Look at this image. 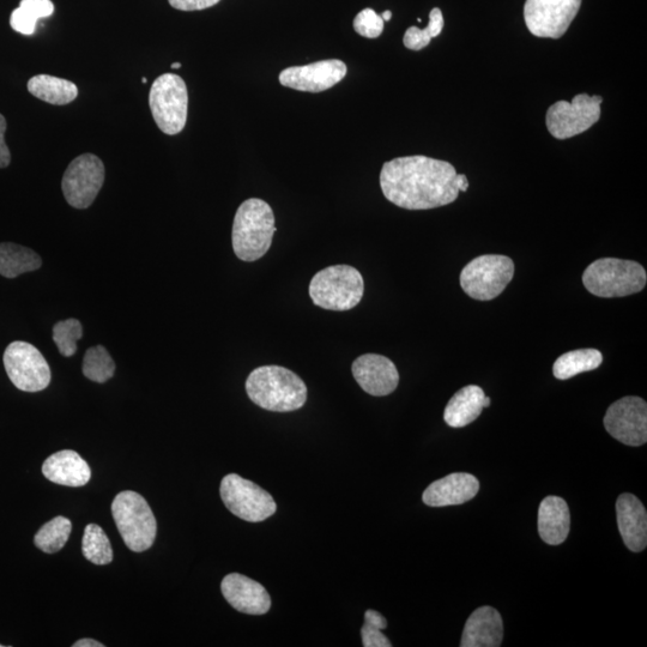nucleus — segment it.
<instances>
[{
	"mask_svg": "<svg viewBox=\"0 0 647 647\" xmlns=\"http://www.w3.org/2000/svg\"><path fill=\"white\" fill-rule=\"evenodd\" d=\"M380 186L386 199L407 210H429L456 201L469 189L468 178L450 162L427 156L397 157L385 162Z\"/></svg>",
	"mask_w": 647,
	"mask_h": 647,
	"instance_id": "1",
	"label": "nucleus"
},
{
	"mask_svg": "<svg viewBox=\"0 0 647 647\" xmlns=\"http://www.w3.org/2000/svg\"><path fill=\"white\" fill-rule=\"evenodd\" d=\"M251 401L268 411L289 413L304 407L307 388L298 374L281 366H262L246 380Z\"/></svg>",
	"mask_w": 647,
	"mask_h": 647,
	"instance_id": "2",
	"label": "nucleus"
},
{
	"mask_svg": "<svg viewBox=\"0 0 647 647\" xmlns=\"http://www.w3.org/2000/svg\"><path fill=\"white\" fill-rule=\"evenodd\" d=\"M275 233V215L270 205L263 199H247L234 217L232 243L235 256L244 262H256L270 250Z\"/></svg>",
	"mask_w": 647,
	"mask_h": 647,
	"instance_id": "3",
	"label": "nucleus"
},
{
	"mask_svg": "<svg viewBox=\"0 0 647 647\" xmlns=\"http://www.w3.org/2000/svg\"><path fill=\"white\" fill-rule=\"evenodd\" d=\"M647 275L642 265L633 260L602 258L584 271L583 283L598 298H624L642 292Z\"/></svg>",
	"mask_w": 647,
	"mask_h": 647,
	"instance_id": "4",
	"label": "nucleus"
},
{
	"mask_svg": "<svg viewBox=\"0 0 647 647\" xmlns=\"http://www.w3.org/2000/svg\"><path fill=\"white\" fill-rule=\"evenodd\" d=\"M308 292L313 304L324 310L349 311L360 304L365 282L353 266L334 265L313 276Z\"/></svg>",
	"mask_w": 647,
	"mask_h": 647,
	"instance_id": "5",
	"label": "nucleus"
},
{
	"mask_svg": "<svg viewBox=\"0 0 647 647\" xmlns=\"http://www.w3.org/2000/svg\"><path fill=\"white\" fill-rule=\"evenodd\" d=\"M112 515L120 536L132 552L142 553L153 546L156 518L141 494L132 491L119 493L112 504Z\"/></svg>",
	"mask_w": 647,
	"mask_h": 647,
	"instance_id": "6",
	"label": "nucleus"
},
{
	"mask_svg": "<svg viewBox=\"0 0 647 647\" xmlns=\"http://www.w3.org/2000/svg\"><path fill=\"white\" fill-rule=\"evenodd\" d=\"M149 106L163 133L174 136L183 131L189 111V93L183 78L174 74L156 78L150 89Z\"/></svg>",
	"mask_w": 647,
	"mask_h": 647,
	"instance_id": "7",
	"label": "nucleus"
},
{
	"mask_svg": "<svg viewBox=\"0 0 647 647\" xmlns=\"http://www.w3.org/2000/svg\"><path fill=\"white\" fill-rule=\"evenodd\" d=\"M515 276V263L506 256L476 257L465 266L459 277L461 287L471 299L489 301L504 292Z\"/></svg>",
	"mask_w": 647,
	"mask_h": 647,
	"instance_id": "8",
	"label": "nucleus"
},
{
	"mask_svg": "<svg viewBox=\"0 0 647 647\" xmlns=\"http://www.w3.org/2000/svg\"><path fill=\"white\" fill-rule=\"evenodd\" d=\"M603 98L579 94L571 102L558 101L549 107L547 129L556 139H568L588 131L601 118Z\"/></svg>",
	"mask_w": 647,
	"mask_h": 647,
	"instance_id": "9",
	"label": "nucleus"
},
{
	"mask_svg": "<svg viewBox=\"0 0 647 647\" xmlns=\"http://www.w3.org/2000/svg\"><path fill=\"white\" fill-rule=\"evenodd\" d=\"M220 493L227 509L246 522H263L277 510L275 500L268 492L237 474L227 475L222 480Z\"/></svg>",
	"mask_w": 647,
	"mask_h": 647,
	"instance_id": "10",
	"label": "nucleus"
},
{
	"mask_svg": "<svg viewBox=\"0 0 647 647\" xmlns=\"http://www.w3.org/2000/svg\"><path fill=\"white\" fill-rule=\"evenodd\" d=\"M4 366L11 383L24 392L45 390L51 383V368L33 344L16 341L4 353Z\"/></svg>",
	"mask_w": 647,
	"mask_h": 647,
	"instance_id": "11",
	"label": "nucleus"
},
{
	"mask_svg": "<svg viewBox=\"0 0 647 647\" xmlns=\"http://www.w3.org/2000/svg\"><path fill=\"white\" fill-rule=\"evenodd\" d=\"M105 181L104 162L93 154L76 157L66 169L62 190L72 208L87 209L98 197Z\"/></svg>",
	"mask_w": 647,
	"mask_h": 647,
	"instance_id": "12",
	"label": "nucleus"
},
{
	"mask_svg": "<svg viewBox=\"0 0 647 647\" xmlns=\"http://www.w3.org/2000/svg\"><path fill=\"white\" fill-rule=\"evenodd\" d=\"M582 0H526V27L537 38L560 39L576 18Z\"/></svg>",
	"mask_w": 647,
	"mask_h": 647,
	"instance_id": "13",
	"label": "nucleus"
},
{
	"mask_svg": "<svg viewBox=\"0 0 647 647\" xmlns=\"http://www.w3.org/2000/svg\"><path fill=\"white\" fill-rule=\"evenodd\" d=\"M604 427L612 437L628 446H642L647 441V404L640 397H625L610 405Z\"/></svg>",
	"mask_w": 647,
	"mask_h": 647,
	"instance_id": "14",
	"label": "nucleus"
},
{
	"mask_svg": "<svg viewBox=\"0 0 647 647\" xmlns=\"http://www.w3.org/2000/svg\"><path fill=\"white\" fill-rule=\"evenodd\" d=\"M347 65L338 59L322 60L304 66H292L278 77L283 87L299 92L322 93L347 76Z\"/></svg>",
	"mask_w": 647,
	"mask_h": 647,
	"instance_id": "15",
	"label": "nucleus"
},
{
	"mask_svg": "<svg viewBox=\"0 0 647 647\" xmlns=\"http://www.w3.org/2000/svg\"><path fill=\"white\" fill-rule=\"evenodd\" d=\"M352 372L360 388L374 397L390 395L399 383L397 367L384 355H361L353 362Z\"/></svg>",
	"mask_w": 647,
	"mask_h": 647,
	"instance_id": "16",
	"label": "nucleus"
},
{
	"mask_svg": "<svg viewBox=\"0 0 647 647\" xmlns=\"http://www.w3.org/2000/svg\"><path fill=\"white\" fill-rule=\"evenodd\" d=\"M223 597L238 612L249 615H263L271 608V598L262 584L243 574H228L222 580Z\"/></svg>",
	"mask_w": 647,
	"mask_h": 647,
	"instance_id": "17",
	"label": "nucleus"
},
{
	"mask_svg": "<svg viewBox=\"0 0 647 647\" xmlns=\"http://www.w3.org/2000/svg\"><path fill=\"white\" fill-rule=\"evenodd\" d=\"M480 491L474 475L456 473L432 483L423 493V503L431 507H446L468 503Z\"/></svg>",
	"mask_w": 647,
	"mask_h": 647,
	"instance_id": "18",
	"label": "nucleus"
},
{
	"mask_svg": "<svg viewBox=\"0 0 647 647\" xmlns=\"http://www.w3.org/2000/svg\"><path fill=\"white\" fill-rule=\"evenodd\" d=\"M616 516L622 540L634 553L647 546V513L642 501L632 494L620 495L616 501Z\"/></svg>",
	"mask_w": 647,
	"mask_h": 647,
	"instance_id": "19",
	"label": "nucleus"
},
{
	"mask_svg": "<svg viewBox=\"0 0 647 647\" xmlns=\"http://www.w3.org/2000/svg\"><path fill=\"white\" fill-rule=\"evenodd\" d=\"M504 624L498 610L476 609L465 624L462 647H498L503 643Z\"/></svg>",
	"mask_w": 647,
	"mask_h": 647,
	"instance_id": "20",
	"label": "nucleus"
},
{
	"mask_svg": "<svg viewBox=\"0 0 647 647\" xmlns=\"http://www.w3.org/2000/svg\"><path fill=\"white\" fill-rule=\"evenodd\" d=\"M42 474L47 480L66 487L86 486L92 470L77 452L64 450L48 457L42 465Z\"/></svg>",
	"mask_w": 647,
	"mask_h": 647,
	"instance_id": "21",
	"label": "nucleus"
},
{
	"mask_svg": "<svg viewBox=\"0 0 647 647\" xmlns=\"http://www.w3.org/2000/svg\"><path fill=\"white\" fill-rule=\"evenodd\" d=\"M491 405L480 386L469 385L459 390L446 405L444 420L452 428H463L479 419L482 410Z\"/></svg>",
	"mask_w": 647,
	"mask_h": 647,
	"instance_id": "22",
	"label": "nucleus"
},
{
	"mask_svg": "<svg viewBox=\"0 0 647 647\" xmlns=\"http://www.w3.org/2000/svg\"><path fill=\"white\" fill-rule=\"evenodd\" d=\"M570 526V509L566 501L559 497L543 499L538 510V532L542 540L550 546H559L570 534Z\"/></svg>",
	"mask_w": 647,
	"mask_h": 647,
	"instance_id": "23",
	"label": "nucleus"
},
{
	"mask_svg": "<svg viewBox=\"0 0 647 647\" xmlns=\"http://www.w3.org/2000/svg\"><path fill=\"white\" fill-rule=\"evenodd\" d=\"M28 92L47 104L64 106L71 104L78 96L75 83L50 75L30 78Z\"/></svg>",
	"mask_w": 647,
	"mask_h": 647,
	"instance_id": "24",
	"label": "nucleus"
},
{
	"mask_svg": "<svg viewBox=\"0 0 647 647\" xmlns=\"http://www.w3.org/2000/svg\"><path fill=\"white\" fill-rule=\"evenodd\" d=\"M42 260L38 253L17 244H0V275L16 278L26 272L41 268Z\"/></svg>",
	"mask_w": 647,
	"mask_h": 647,
	"instance_id": "25",
	"label": "nucleus"
},
{
	"mask_svg": "<svg viewBox=\"0 0 647 647\" xmlns=\"http://www.w3.org/2000/svg\"><path fill=\"white\" fill-rule=\"evenodd\" d=\"M603 356L596 349H579L561 355L553 366L554 377L568 380L580 373L597 370L602 365Z\"/></svg>",
	"mask_w": 647,
	"mask_h": 647,
	"instance_id": "26",
	"label": "nucleus"
},
{
	"mask_svg": "<svg viewBox=\"0 0 647 647\" xmlns=\"http://www.w3.org/2000/svg\"><path fill=\"white\" fill-rule=\"evenodd\" d=\"M82 552L84 558L95 565L104 566L113 561V549L104 529L89 524L84 530Z\"/></svg>",
	"mask_w": 647,
	"mask_h": 647,
	"instance_id": "27",
	"label": "nucleus"
},
{
	"mask_svg": "<svg viewBox=\"0 0 647 647\" xmlns=\"http://www.w3.org/2000/svg\"><path fill=\"white\" fill-rule=\"evenodd\" d=\"M71 531L72 523L68 518H53L35 535V546L47 554L57 553L68 542Z\"/></svg>",
	"mask_w": 647,
	"mask_h": 647,
	"instance_id": "28",
	"label": "nucleus"
},
{
	"mask_svg": "<svg viewBox=\"0 0 647 647\" xmlns=\"http://www.w3.org/2000/svg\"><path fill=\"white\" fill-rule=\"evenodd\" d=\"M116 372L110 353L102 346H96L87 350L83 360V374L92 382L104 384L108 382Z\"/></svg>",
	"mask_w": 647,
	"mask_h": 647,
	"instance_id": "29",
	"label": "nucleus"
},
{
	"mask_svg": "<svg viewBox=\"0 0 647 647\" xmlns=\"http://www.w3.org/2000/svg\"><path fill=\"white\" fill-rule=\"evenodd\" d=\"M444 29V16L439 8H434L429 14L427 28L410 27L404 34L403 44L410 51H421L431 44Z\"/></svg>",
	"mask_w": 647,
	"mask_h": 647,
	"instance_id": "30",
	"label": "nucleus"
},
{
	"mask_svg": "<svg viewBox=\"0 0 647 647\" xmlns=\"http://www.w3.org/2000/svg\"><path fill=\"white\" fill-rule=\"evenodd\" d=\"M83 337V328L80 320L68 319L59 322L53 328V341L57 344L59 353L70 358L77 352V341Z\"/></svg>",
	"mask_w": 647,
	"mask_h": 647,
	"instance_id": "31",
	"label": "nucleus"
},
{
	"mask_svg": "<svg viewBox=\"0 0 647 647\" xmlns=\"http://www.w3.org/2000/svg\"><path fill=\"white\" fill-rule=\"evenodd\" d=\"M388 627V621L376 610H367L365 625L361 630L362 645L365 647H391L392 644L382 633Z\"/></svg>",
	"mask_w": 647,
	"mask_h": 647,
	"instance_id": "32",
	"label": "nucleus"
},
{
	"mask_svg": "<svg viewBox=\"0 0 647 647\" xmlns=\"http://www.w3.org/2000/svg\"><path fill=\"white\" fill-rule=\"evenodd\" d=\"M384 20L373 9H365L355 17L353 26L356 33L367 39H377L384 32Z\"/></svg>",
	"mask_w": 647,
	"mask_h": 647,
	"instance_id": "33",
	"label": "nucleus"
},
{
	"mask_svg": "<svg viewBox=\"0 0 647 647\" xmlns=\"http://www.w3.org/2000/svg\"><path fill=\"white\" fill-rule=\"evenodd\" d=\"M36 23L38 21L32 15H29L26 10L17 8L12 12L10 18L11 28L16 30L17 33L23 35H32L36 30Z\"/></svg>",
	"mask_w": 647,
	"mask_h": 647,
	"instance_id": "34",
	"label": "nucleus"
},
{
	"mask_svg": "<svg viewBox=\"0 0 647 647\" xmlns=\"http://www.w3.org/2000/svg\"><path fill=\"white\" fill-rule=\"evenodd\" d=\"M20 6L29 15H32L36 21H39L40 18L50 17L54 12V5L51 0H22Z\"/></svg>",
	"mask_w": 647,
	"mask_h": 647,
	"instance_id": "35",
	"label": "nucleus"
},
{
	"mask_svg": "<svg viewBox=\"0 0 647 647\" xmlns=\"http://www.w3.org/2000/svg\"><path fill=\"white\" fill-rule=\"evenodd\" d=\"M174 9L181 11H199L213 8L221 0H168Z\"/></svg>",
	"mask_w": 647,
	"mask_h": 647,
	"instance_id": "36",
	"label": "nucleus"
},
{
	"mask_svg": "<svg viewBox=\"0 0 647 647\" xmlns=\"http://www.w3.org/2000/svg\"><path fill=\"white\" fill-rule=\"evenodd\" d=\"M6 119L0 114V168L10 165L11 154L8 145L5 143Z\"/></svg>",
	"mask_w": 647,
	"mask_h": 647,
	"instance_id": "37",
	"label": "nucleus"
},
{
	"mask_svg": "<svg viewBox=\"0 0 647 647\" xmlns=\"http://www.w3.org/2000/svg\"><path fill=\"white\" fill-rule=\"evenodd\" d=\"M74 647H105L104 644L96 642L94 639H81L74 644Z\"/></svg>",
	"mask_w": 647,
	"mask_h": 647,
	"instance_id": "38",
	"label": "nucleus"
},
{
	"mask_svg": "<svg viewBox=\"0 0 647 647\" xmlns=\"http://www.w3.org/2000/svg\"><path fill=\"white\" fill-rule=\"evenodd\" d=\"M391 17H392V12L389 10L385 11L384 14L382 15L384 22H389L391 20Z\"/></svg>",
	"mask_w": 647,
	"mask_h": 647,
	"instance_id": "39",
	"label": "nucleus"
},
{
	"mask_svg": "<svg viewBox=\"0 0 647 647\" xmlns=\"http://www.w3.org/2000/svg\"><path fill=\"white\" fill-rule=\"evenodd\" d=\"M171 68H172V69H180V68H181V64H180V63H174V64H172Z\"/></svg>",
	"mask_w": 647,
	"mask_h": 647,
	"instance_id": "40",
	"label": "nucleus"
},
{
	"mask_svg": "<svg viewBox=\"0 0 647 647\" xmlns=\"http://www.w3.org/2000/svg\"><path fill=\"white\" fill-rule=\"evenodd\" d=\"M142 82H143L144 84H145V83H147V78L143 77V78H142Z\"/></svg>",
	"mask_w": 647,
	"mask_h": 647,
	"instance_id": "41",
	"label": "nucleus"
},
{
	"mask_svg": "<svg viewBox=\"0 0 647 647\" xmlns=\"http://www.w3.org/2000/svg\"><path fill=\"white\" fill-rule=\"evenodd\" d=\"M0 647H2V645H0Z\"/></svg>",
	"mask_w": 647,
	"mask_h": 647,
	"instance_id": "42",
	"label": "nucleus"
}]
</instances>
